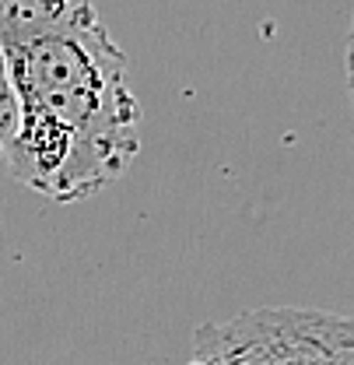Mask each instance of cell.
Instances as JSON below:
<instances>
[{
	"label": "cell",
	"instance_id": "1",
	"mask_svg": "<svg viewBox=\"0 0 354 365\" xmlns=\"http://www.w3.org/2000/svg\"><path fill=\"white\" fill-rule=\"evenodd\" d=\"M11 102L4 162L56 204L95 197L140 151L127 56L91 0H0Z\"/></svg>",
	"mask_w": 354,
	"mask_h": 365
},
{
	"label": "cell",
	"instance_id": "2",
	"mask_svg": "<svg viewBox=\"0 0 354 365\" xmlns=\"http://www.w3.org/2000/svg\"><path fill=\"white\" fill-rule=\"evenodd\" d=\"M186 365H354V317L264 306L193 334Z\"/></svg>",
	"mask_w": 354,
	"mask_h": 365
},
{
	"label": "cell",
	"instance_id": "3",
	"mask_svg": "<svg viewBox=\"0 0 354 365\" xmlns=\"http://www.w3.org/2000/svg\"><path fill=\"white\" fill-rule=\"evenodd\" d=\"M7 130H11V102H7V81H4V63H0V162H4Z\"/></svg>",
	"mask_w": 354,
	"mask_h": 365
},
{
	"label": "cell",
	"instance_id": "4",
	"mask_svg": "<svg viewBox=\"0 0 354 365\" xmlns=\"http://www.w3.org/2000/svg\"><path fill=\"white\" fill-rule=\"evenodd\" d=\"M348 91H351V109H354V18L348 29Z\"/></svg>",
	"mask_w": 354,
	"mask_h": 365
}]
</instances>
